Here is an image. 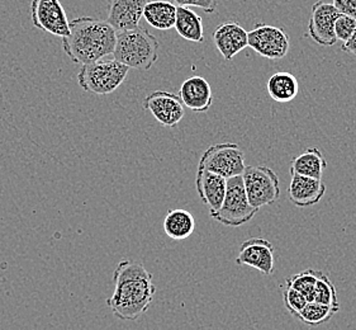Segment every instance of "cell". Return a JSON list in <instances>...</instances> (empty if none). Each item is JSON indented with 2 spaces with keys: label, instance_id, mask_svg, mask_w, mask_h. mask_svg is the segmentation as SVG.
I'll list each match as a JSON object with an SVG mask.
<instances>
[{
  "label": "cell",
  "instance_id": "6da1fadb",
  "mask_svg": "<svg viewBox=\"0 0 356 330\" xmlns=\"http://www.w3.org/2000/svg\"><path fill=\"white\" fill-rule=\"evenodd\" d=\"M113 283V294L106 302L115 317L136 322L149 311L156 286L152 274L141 263L121 260L114 271Z\"/></svg>",
  "mask_w": 356,
  "mask_h": 330
},
{
  "label": "cell",
  "instance_id": "7a4b0ae2",
  "mask_svg": "<svg viewBox=\"0 0 356 330\" xmlns=\"http://www.w3.org/2000/svg\"><path fill=\"white\" fill-rule=\"evenodd\" d=\"M69 29L63 50L75 64H90L113 54L117 31L107 21L79 17L69 22Z\"/></svg>",
  "mask_w": 356,
  "mask_h": 330
},
{
  "label": "cell",
  "instance_id": "3957f363",
  "mask_svg": "<svg viewBox=\"0 0 356 330\" xmlns=\"http://www.w3.org/2000/svg\"><path fill=\"white\" fill-rule=\"evenodd\" d=\"M160 43L145 27L117 32L113 58L129 69L147 72L159 58Z\"/></svg>",
  "mask_w": 356,
  "mask_h": 330
},
{
  "label": "cell",
  "instance_id": "277c9868",
  "mask_svg": "<svg viewBox=\"0 0 356 330\" xmlns=\"http://www.w3.org/2000/svg\"><path fill=\"white\" fill-rule=\"evenodd\" d=\"M129 68L117 60H98L83 65L78 72V84L89 93L108 95L115 92L129 75Z\"/></svg>",
  "mask_w": 356,
  "mask_h": 330
},
{
  "label": "cell",
  "instance_id": "5b68a950",
  "mask_svg": "<svg viewBox=\"0 0 356 330\" xmlns=\"http://www.w3.org/2000/svg\"><path fill=\"white\" fill-rule=\"evenodd\" d=\"M257 212L259 210L250 205L243 186V175H238L227 180V188L222 206L211 217L225 226L238 228L243 226V223H249Z\"/></svg>",
  "mask_w": 356,
  "mask_h": 330
},
{
  "label": "cell",
  "instance_id": "8992f818",
  "mask_svg": "<svg viewBox=\"0 0 356 330\" xmlns=\"http://www.w3.org/2000/svg\"><path fill=\"white\" fill-rule=\"evenodd\" d=\"M243 186L250 205L260 208L277 202L280 197L278 175L264 165H250L243 173Z\"/></svg>",
  "mask_w": 356,
  "mask_h": 330
},
{
  "label": "cell",
  "instance_id": "52a82bcc",
  "mask_svg": "<svg viewBox=\"0 0 356 330\" xmlns=\"http://www.w3.org/2000/svg\"><path fill=\"white\" fill-rule=\"evenodd\" d=\"M198 168L229 180L232 177L243 175L246 168L245 154L243 149L234 143L212 145L203 152Z\"/></svg>",
  "mask_w": 356,
  "mask_h": 330
},
{
  "label": "cell",
  "instance_id": "ba28073f",
  "mask_svg": "<svg viewBox=\"0 0 356 330\" xmlns=\"http://www.w3.org/2000/svg\"><path fill=\"white\" fill-rule=\"evenodd\" d=\"M248 43L260 56L269 60H279L288 55L291 42L284 29L264 23H257L248 32Z\"/></svg>",
  "mask_w": 356,
  "mask_h": 330
},
{
  "label": "cell",
  "instance_id": "9c48e42d",
  "mask_svg": "<svg viewBox=\"0 0 356 330\" xmlns=\"http://www.w3.org/2000/svg\"><path fill=\"white\" fill-rule=\"evenodd\" d=\"M31 18L33 27L54 36L63 38L70 33L67 15L60 0H32Z\"/></svg>",
  "mask_w": 356,
  "mask_h": 330
},
{
  "label": "cell",
  "instance_id": "30bf717a",
  "mask_svg": "<svg viewBox=\"0 0 356 330\" xmlns=\"http://www.w3.org/2000/svg\"><path fill=\"white\" fill-rule=\"evenodd\" d=\"M143 107L165 127L178 126L186 115L184 104L180 101L179 95L165 91H154L149 94L143 100Z\"/></svg>",
  "mask_w": 356,
  "mask_h": 330
},
{
  "label": "cell",
  "instance_id": "8fae6325",
  "mask_svg": "<svg viewBox=\"0 0 356 330\" xmlns=\"http://www.w3.org/2000/svg\"><path fill=\"white\" fill-rule=\"evenodd\" d=\"M340 12L334 4L318 0L312 6V15L308 23V33L314 42L320 46H334L337 42L335 36V21Z\"/></svg>",
  "mask_w": 356,
  "mask_h": 330
},
{
  "label": "cell",
  "instance_id": "7c38bea8",
  "mask_svg": "<svg viewBox=\"0 0 356 330\" xmlns=\"http://www.w3.org/2000/svg\"><path fill=\"white\" fill-rule=\"evenodd\" d=\"M236 265L255 268L259 272L270 276L274 272V246L263 237H252L240 246Z\"/></svg>",
  "mask_w": 356,
  "mask_h": 330
},
{
  "label": "cell",
  "instance_id": "4fadbf2b",
  "mask_svg": "<svg viewBox=\"0 0 356 330\" xmlns=\"http://www.w3.org/2000/svg\"><path fill=\"white\" fill-rule=\"evenodd\" d=\"M150 0H107V22L117 32L140 26L143 10Z\"/></svg>",
  "mask_w": 356,
  "mask_h": 330
},
{
  "label": "cell",
  "instance_id": "5bb4252c",
  "mask_svg": "<svg viewBox=\"0 0 356 330\" xmlns=\"http://www.w3.org/2000/svg\"><path fill=\"white\" fill-rule=\"evenodd\" d=\"M213 42L226 61L232 60L249 46L248 32L236 22L222 23L214 29Z\"/></svg>",
  "mask_w": 356,
  "mask_h": 330
},
{
  "label": "cell",
  "instance_id": "9a60e30c",
  "mask_svg": "<svg viewBox=\"0 0 356 330\" xmlns=\"http://www.w3.org/2000/svg\"><path fill=\"white\" fill-rule=\"evenodd\" d=\"M179 98L184 107L193 112L203 113L213 104V92L211 84L203 77H192L183 81Z\"/></svg>",
  "mask_w": 356,
  "mask_h": 330
},
{
  "label": "cell",
  "instance_id": "2e32d148",
  "mask_svg": "<svg viewBox=\"0 0 356 330\" xmlns=\"http://www.w3.org/2000/svg\"><path fill=\"white\" fill-rule=\"evenodd\" d=\"M197 192L200 200L209 207V215L217 212L222 206L226 194L227 180L216 173L209 172L203 168H198L195 178Z\"/></svg>",
  "mask_w": 356,
  "mask_h": 330
},
{
  "label": "cell",
  "instance_id": "e0dca14e",
  "mask_svg": "<svg viewBox=\"0 0 356 330\" xmlns=\"http://www.w3.org/2000/svg\"><path fill=\"white\" fill-rule=\"evenodd\" d=\"M325 194L326 184L322 180L292 174L291 184L288 188V197L294 206L302 208L314 206L323 198Z\"/></svg>",
  "mask_w": 356,
  "mask_h": 330
},
{
  "label": "cell",
  "instance_id": "ac0fdd59",
  "mask_svg": "<svg viewBox=\"0 0 356 330\" xmlns=\"http://www.w3.org/2000/svg\"><path fill=\"white\" fill-rule=\"evenodd\" d=\"M326 166L327 162L323 154L317 148H311L292 159L291 174H300L308 178L322 180Z\"/></svg>",
  "mask_w": 356,
  "mask_h": 330
},
{
  "label": "cell",
  "instance_id": "d6986e66",
  "mask_svg": "<svg viewBox=\"0 0 356 330\" xmlns=\"http://www.w3.org/2000/svg\"><path fill=\"white\" fill-rule=\"evenodd\" d=\"M143 17L151 27L159 31H169L174 29L175 24L177 6L169 0H152L145 7Z\"/></svg>",
  "mask_w": 356,
  "mask_h": 330
},
{
  "label": "cell",
  "instance_id": "ffe728a7",
  "mask_svg": "<svg viewBox=\"0 0 356 330\" xmlns=\"http://www.w3.org/2000/svg\"><path fill=\"white\" fill-rule=\"evenodd\" d=\"M163 226L165 234L172 240H186L195 229V220L189 211L175 208L168 211Z\"/></svg>",
  "mask_w": 356,
  "mask_h": 330
},
{
  "label": "cell",
  "instance_id": "44dd1931",
  "mask_svg": "<svg viewBox=\"0 0 356 330\" xmlns=\"http://www.w3.org/2000/svg\"><path fill=\"white\" fill-rule=\"evenodd\" d=\"M174 29L186 41L200 43L204 41L203 22L200 15L188 7H177V18Z\"/></svg>",
  "mask_w": 356,
  "mask_h": 330
},
{
  "label": "cell",
  "instance_id": "7402d4cb",
  "mask_svg": "<svg viewBox=\"0 0 356 330\" xmlns=\"http://www.w3.org/2000/svg\"><path fill=\"white\" fill-rule=\"evenodd\" d=\"M300 92L298 80L289 72H278L273 74L268 80V93L271 100L279 103L293 101Z\"/></svg>",
  "mask_w": 356,
  "mask_h": 330
},
{
  "label": "cell",
  "instance_id": "603a6c76",
  "mask_svg": "<svg viewBox=\"0 0 356 330\" xmlns=\"http://www.w3.org/2000/svg\"><path fill=\"white\" fill-rule=\"evenodd\" d=\"M339 310L327 305H322L318 302H307L305 309L300 311L296 317L308 327H318L327 323L328 320L335 315Z\"/></svg>",
  "mask_w": 356,
  "mask_h": 330
},
{
  "label": "cell",
  "instance_id": "cb8c5ba5",
  "mask_svg": "<svg viewBox=\"0 0 356 330\" xmlns=\"http://www.w3.org/2000/svg\"><path fill=\"white\" fill-rule=\"evenodd\" d=\"M321 271H314V269H306L302 272L294 274L285 281L288 286L300 291L307 299V301H314V288L316 282L320 276Z\"/></svg>",
  "mask_w": 356,
  "mask_h": 330
},
{
  "label": "cell",
  "instance_id": "d4e9b609",
  "mask_svg": "<svg viewBox=\"0 0 356 330\" xmlns=\"http://www.w3.org/2000/svg\"><path fill=\"white\" fill-rule=\"evenodd\" d=\"M314 301L340 310L335 285L332 283V281L328 278L327 274H325L323 272L320 273L317 282H316Z\"/></svg>",
  "mask_w": 356,
  "mask_h": 330
},
{
  "label": "cell",
  "instance_id": "484cf974",
  "mask_svg": "<svg viewBox=\"0 0 356 330\" xmlns=\"http://www.w3.org/2000/svg\"><path fill=\"white\" fill-rule=\"evenodd\" d=\"M283 302L285 308L292 314L293 316L297 315L300 311L305 309L307 305V299L300 294V291L288 286L286 283L283 285Z\"/></svg>",
  "mask_w": 356,
  "mask_h": 330
},
{
  "label": "cell",
  "instance_id": "4316f807",
  "mask_svg": "<svg viewBox=\"0 0 356 330\" xmlns=\"http://www.w3.org/2000/svg\"><path fill=\"white\" fill-rule=\"evenodd\" d=\"M356 29V19L346 15H339L335 21V36L337 41L346 42Z\"/></svg>",
  "mask_w": 356,
  "mask_h": 330
},
{
  "label": "cell",
  "instance_id": "83f0119b",
  "mask_svg": "<svg viewBox=\"0 0 356 330\" xmlns=\"http://www.w3.org/2000/svg\"><path fill=\"white\" fill-rule=\"evenodd\" d=\"M177 7H195L200 8L206 13H213L217 8L216 0H169Z\"/></svg>",
  "mask_w": 356,
  "mask_h": 330
},
{
  "label": "cell",
  "instance_id": "f1b7e54d",
  "mask_svg": "<svg viewBox=\"0 0 356 330\" xmlns=\"http://www.w3.org/2000/svg\"><path fill=\"white\" fill-rule=\"evenodd\" d=\"M332 4L341 15H349L356 19V0H334Z\"/></svg>",
  "mask_w": 356,
  "mask_h": 330
},
{
  "label": "cell",
  "instance_id": "f546056e",
  "mask_svg": "<svg viewBox=\"0 0 356 330\" xmlns=\"http://www.w3.org/2000/svg\"><path fill=\"white\" fill-rule=\"evenodd\" d=\"M341 50L356 55V29L346 42L342 43Z\"/></svg>",
  "mask_w": 356,
  "mask_h": 330
}]
</instances>
